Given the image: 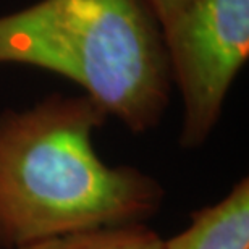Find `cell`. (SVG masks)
Returning a JSON list of instances; mask_svg holds the SVG:
<instances>
[{
    "mask_svg": "<svg viewBox=\"0 0 249 249\" xmlns=\"http://www.w3.org/2000/svg\"><path fill=\"white\" fill-rule=\"evenodd\" d=\"M107 118L86 94L60 92L0 113V249L146 223L160 211L165 189L156 178L96 152L94 133Z\"/></svg>",
    "mask_w": 249,
    "mask_h": 249,
    "instance_id": "cell-1",
    "label": "cell"
},
{
    "mask_svg": "<svg viewBox=\"0 0 249 249\" xmlns=\"http://www.w3.org/2000/svg\"><path fill=\"white\" fill-rule=\"evenodd\" d=\"M5 63L62 74L134 134L156 128L170 104V62L147 0H39L3 15Z\"/></svg>",
    "mask_w": 249,
    "mask_h": 249,
    "instance_id": "cell-2",
    "label": "cell"
},
{
    "mask_svg": "<svg viewBox=\"0 0 249 249\" xmlns=\"http://www.w3.org/2000/svg\"><path fill=\"white\" fill-rule=\"evenodd\" d=\"M162 36L185 107L180 146L197 149L217 126L248 62L249 0H193Z\"/></svg>",
    "mask_w": 249,
    "mask_h": 249,
    "instance_id": "cell-3",
    "label": "cell"
},
{
    "mask_svg": "<svg viewBox=\"0 0 249 249\" xmlns=\"http://www.w3.org/2000/svg\"><path fill=\"white\" fill-rule=\"evenodd\" d=\"M162 249H249L248 178L218 202L194 212L189 227L163 240Z\"/></svg>",
    "mask_w": 249,
    "mask_h": 249,
    "instance_id": "cell-4",
    "label": "cell"
},
{
    "mask_svg": "<svg viewBox=\"0 0 249 249\" xmlns=\"http://www.w3.org/2000/svg\"><path fill=\"white\" fill-rule=\"evenodd\" d=\"M163 238L146 223L67 233L18 249H162Z\"/></svg>",
    "mask_w": 249,
    "mask_h": 249,
    "instance_id": "cell-5",
    "label": "cell"
},
{
    "mask_svg": "<svg viewBox=\"0 0 249 249\" xmlns=\"http://www.w3.org/2000/svg\"><path fill=\"white\" fill-rule=\"evenodd\" d=\"M193 0H147L162 31L167 29L188 8Z\"/></svg>",
    "mask_w": 249,
    "mask_h": 249,
    "instance_id": "cell-6",
    "label": "cell"
}]
</instances>
